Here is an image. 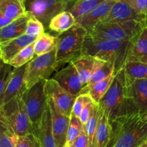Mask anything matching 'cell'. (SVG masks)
<instances>
[{"mask_svg":"<svg viewBox=\"0 0 147 147\" xmlns=\"http://www.w3.org/2000/svg\"><path fill=\"white\" fill-rule=\"evenodd\" d=\"M139 147H147V141L144 143L143 144H142V145H141L140 146H139Z\"/></svg>","mask_w":147,"mask_h":147,"instance_id":"cell-44","label":"cell"},{"mask_svg":"<svg viewBox=\"0 0 147 147\" xmlns=\"http://www.w3.org/2000/svg\"><path fill=\"white\" fill-rule=\"evenodd\" d=\"M65 147H75L74 144H66L65 146Z\"/></svg>","mask_w":147,"mask_h":147,"instance_id":"cell-45","label":"cell"},{"mask_svg":"<svg viewBox=\"0 0 147 147\" xmlns=\"http://www.w3.org/2000/svg\"><path fill=\"white\" fill-rule=\"evenodd\" d=\"M60 1H61L62 2L65 3V4H67V5H68L69 4L73 2V1H76V0H60Z\"/></svg>","mask_w":147,"mask_h":147,"instance_id":"cell-43","label":"cell"},{"mask_svg":"<svg viewBox=\"0 0 147 147\" xmlns=\"http://www.w3.org/2000/svg\"><path fill=\"white\" fill-rule=\"evenodd\" d=\"M36 56L34 50V43L24 48L19 52L9 62V64L14 68H20L27 64Z\"/></svg>","mask_w":147,"mask_h":147,"instance_id":"cell-30","label":"cell"},{"mask_svg":"<svg viewBox=\"0 0 147 147\" xmlns=\"http://www.w3.org/2000/svg\"><path fill=\"white\" fill-rule=\"evenodd\" d=\"M115 1L116 0H105L90 12L76 20L77 24L84 27L88 33H90L107 15Z\"/></svg>","mask_w":147,"mask_h":147,"instance_id":"cell-18","label":"cell"},{"mask_svg":"<svg viewBox=\"0 0 147 147\" xmlns=\"http://www.w3.org/2000/svg\"><path fill=\"white\" fill-rule=\"evenodd\" d=\"M31 15V14H30ZM45 33V26L40 20L34 16H30L27 25L25 34L37 39Z\"/></svg>","mask_w":147,"mask_h":147,"instance_id":"cell-33","label":"cell"},{"mask_svg":"<svg viewBox=\"0 0 147 147\" xmlns=\"http://www.w3.org/2000/svg\"><path fill=\"white\" fill-rule=\"evenodd\" d=\"M11 22H12V20H9V19L7 18V17H4L2 15H0V28L4 27V26L8 25Z\"/></svg>","mask_w":147,"mask_h":147,"instance_id":"cell-40","label":"cell"},{"mask_svg":"<svg viewBox=\"0 0 147 147\" xmlns=\"http://www.w3.org/2000/svg\"><path fill=\"white\" fill-rule=\"evenodd\" d=\"M83 129V125L82 124L80 118L71 113L70 115V124L67 135V143L66 144H74L78 137L81 133Z\"/></svg>","mask_w":147,"mask_h":147,"instance_id":"cell-31","label":"cell"},{"mask_svg":"<svg viewBox=\"0 0 147 147\" xmlns=\"http://www.w3.org/2000/svg\"><path fill=\"white\" fill-rule=\"evenodd\" d=\"M24 4L27 12L38 19L47 28L52 19L67 10L68 6L60 0H24Z\"/></svg>","mask_w":147,"mask_h":147,"instance_id":"cell-9","label":"cell"},{"mask_svg":"<svg viewBox=\"0 0 147 147\" xmlns=\"http://www.w3.org/2000/svg\"><path fill=\"white\" fill-rule=\"evenodd\" d=\"M97 104L96 102L93 101V99H92L91 100L89 101L87 104L86 105V106L84 107V108L83 109V110L80 112V115L79 116L80 121H81L82 124L83 125H86V123L88 121L89 118H90V115H91L92 112H93V110L96 108V106L97 105Z\"/></svg>","mask_w":147,"mask_h":147,"instance_id":"cell-36","label":"cell"},{"mask_svg":"<svg viewBox=\"0 0 147 147\" xmlns=\"http://www.w3.org/2000/svg\"><path fill=\"white\" fill-rule=\"evenodd\" d=\"M91 99L92 98L90 97L88 94H80V95H79L78 96H77L74 102L73 110H72V113L79 118L80 112L83 110L84 107Z\"/></svg>","mask_w":147,"mask_h":147,"instance_id":"cell-35","label":"cell"},{"mask_svg":"<svg viewBox=\"0 0 147 147\" xmlns=\"http://www.w3.org/2000/svg\"><path fill=\"white\" fill-rule=\"evenodd\" d=\"M36 38L24 34L16 38L0 43L1 60L6 63H9L11 59L22 49L32 44Z\"/></svg>","mask_w":147,"mask_h":147,"instance_id":"cell-16","label":"cell"},{"mask_svg":"<svg viewBox=\"0 0 147 147\" xmlns=\"http://www.w3.org/2000/svg\"><path fill=\"white\" fill-rule=\"evenodd\" d=\"M114 76L115 74H113L100 82L85 86L81 94H88L94 102L99 103L110 88Z\"/></svg>","mask_w":147,"mask_h":147,"instance_id":"cell-26","label":"cell"},{"mask_svg":"<svg viewBox=\"0 0 147 147\" xmlns=\"http://www.w3.org/2000/svg\"><path fill=\"white\" fill-rule=\"evenodd\" d=\"M57 46V37L43 33L37 37L34 43V50L36 56L45 54L52 51Z\"/></svg>","mask_w":147,"mask_h":147,"instance_id":"cell-28","label":"cell"},{"mask_svg":"<svg viewBox=\"0 0 147 147\" xmlns=\"http://www.w3.org/2000/svg\"><path fill=\"white\" fill-rule=\"evenodd\" d=\"M126 94L139 112L147 113V79L126 81Z\"/></svg>","mask_w":147,"mask_h":147,"instance_id":"cell-15","label":"cell"},{"mask_svg":"<svg viewBox=\"0 0 147 147\" xmlns=\"http://www.w3.org/2000/svg\"><path fill=\"white\" fill-rule=\"evenodd\" d=\"M138 13L146 18L147 14V0H126Z\"/></svg>","mask_w":147,"mask_h":147,"instance_id":"cell-37","label":"cell"},{"mask_svg":"<svg viewBox=\"0 0 147 147\" xmlns=\"http://www.w3.org/2000/svg\"><path fill=\"white\" fill-rule=\"evenodd\" d=\"M116 135H115L114 133H113V135H112L110 141H109V144H108L106 147H114L115 144H116Z\"/></svg>","mask_w":147,"mask_h":147,"instance_id":"cell-41","label":"cell"},{"mask_svg":"<svg viewBox=\"0 0 147 147\" xmlns=\"http://www.w3.org/2000/svg\"><path fill=\"white\" fill-rule=\"evenodd\" d=\"M47 100L51 110L53 131L56 144L57 147H65L67 143L70 116L62 113L50 98L47 97Z\"/></svg>","mask_w":147,"mask_h":147,"instance_id":"cell-13","label":"cell"},{"mask_svg":"<svg viewBox=\"0 0 147 147\" xmlns=\"http://www.w3.org/2000/svg\"><path fill=\"white\" fill-rule=\"evenodd\" d=\"M28 12L13 20L8 25L0 28V43L16 38L25 34L28 20L30 17Z\"/></svg>","mask_w":147,"mask_h":147,"instance_id":"cell-21","label":"cell"},{"mask_svg":"<svg viewBox=\"0 0 147 147\" xmlns=\"http://www.w3.org/2000/svg\"><path fill=\"white\" fill-rule=\"evenodd\" d=\"M113 74H115L114 65L110 62L105 61L98 59L96 69L92 75L91 79L87 86L100 82Z\"/></svg>","mask_w":147,"mask_h":147,"instance_id":"cell-29","label":"cell"},{"mask_svg":"<svg viewBox=\"0 0 147 147\" xmlns=\"http://www.w3.org/2000/svg\"><path fill=\"white\" fill-rule=\"evenodd\" d=\"M73 144H74L75 147H90L89 146L88 138L86 135L84 128H83V131H81V133L78 137V138L76 140Z\"/></svg>","mask_w":147,"mask_h":147,"instance_id":"cell-39","label":"cell"},{"mask_svg":"<svg viewBox=\"0 0 147 147\" xmlns=\"http://www.w3.org/2000/svg\"><path fill=\"white\" fill-rule=\"evenodd\" d=\"M77 24L76 19L69 11L65 10L55 16L50 21L49 29L57 33L66 32Z\"/></svg>","mask_w":147,"mask_h":147,"instance_id":"cell-24","label":"cell"},{"mask_svg":"<svg viewBox=\"0 0 147 147\" xmlns=\"http://www.w3.org/2000/svg\"><path fill=\"white\" fill-rule=\"evenodd\" d=\"M45 80L37 82L27 89L22 95L26 112L33 125L36 128L41 121L47 105V97L45 90Z\"/></svg>","mask_w":147,"mask_h":147,"instance_id":"cell-8","label":"cell"},{"mask_svg":"<svg viewBox=\"0 0 147 147\" xmlns=\"http://www.w3.org/2000/svg\"><path fill=\"white\" fill-rule=\"evenodd\" d=\"M22 95L0 106V122L17 136L33 133V125L26 112Z\"/></svg>","mask_w":147,"mask_h":147,"instance_id":"cell-4","label":"cell"},{"mask_svg":"<svg viewBox=\"0 0 147 147\" xmlns=\"http://www.w3.org/2000/svg\"><path fill=\"white\" fill-rule=\"evenodd\" d=\"M27 66V64H25L22 67L14 68L12 77L6 88L4 95L0 97V106L23 94L27 89L24 79Z\"/></svg>","mask_w":147,"mask_h":147,"instance_id":"cell-17","label":"cell"},{"mask_svg":"<svg viewBox=\"0 0 147 147\" xmlns=\"http://www.w3.org/2000/svg\"><path fill=\"white\" fill-rule=\"evenodd\" d=\"M14 67L9 63H6L1 61L0 66V97L4 95L6 88L8 86L13 76Z\"/></svg>","mask_w":147,"mask_h":147,"instance_id":"cell-32","label":"cell"},{"mask_svg":"<svg viewBox=\"0 0 147 147\" xmlns=\"http://www.w3.org/2000/svg\"><path fill=\"white\" fill-rule=\"evenodd\" d=\"M52 79H55L67 92L76 96L80 95L84 88L78 72L72 61L67 63L65 67L56 72Z\"/></svg>","mask_w":147,"mask_h":147,"instance_id":"cell-12","label":"cell"},{"mask_svg":"<svg viewBox=\"0 0 147 147\" xmlns=\"http://www.w3.org/2000/svg\"><path fill=\"white\" fill-rule=\"evenodd\" d=\"M98 61L97 58L83 53H80L71 61L78 72L84 87L90 82Z\"/></svg>","mask_w":147,"mask_h":147,"instance_id":"cell-19","label":"cell"},{"mask_svg":"<svg viewBox=\"0 0 147 147\" xmlns=\"http://www.w3.org/2000/svg\"><path fill=\"white\" fill-rule=\"evenodd\" d=\"M111 125L116 138L114 147H139L147 141V113L123 115Z\"/></svg>","mask_w":147,"mask_h":147,"instance_id":"cell-1","label":"cell"},{"mask_svg":"<svg viewBox=\"0 0 147 147\" xmlns=\"http://www.w3.org/2000/svg\"><path fill=\"white\" fill-rule=\"evenodd\" d=\"M130 20L145 23V17L138 13L126 0H116L109 12L100 23L122 22Z\"/></svg>","mask_w":147,"mask_h":147,"instance_id":"cell-11","label":"cell"},{"mask_svg":"<svg viewBox=\"0 0 147 147\" xmlns=\"http://www.w3.org/2000/svg\"><path fill=\"white\" fill-rule=\"evenodd\" d=\"M132 41L109 40L88 35L81 53L110 62L115 66V74L124 67L130 52Z\"/></svg>","mask_w":147,"mask_h":147,"instance_id":"cell-2","label":"cell"},{"mask_svg":"<svg viewBox=\"0 0 147 147\" xmlns=\"http://www.w3.org/2000/svg\"><path fill=\"white\" fill-rule=\"evenodd\" d=\"M32 134L36 138L40 147H57L53 134L51 110L48 100L41 121L39 125L34 128Z\"/></svg>","mask_w":147,"mask_h":147,"instance_id":"cell-14","label":"cell"},{"mask_svg":"<svg viewBox=\"0 0 147 147\" xmlns=\"http://www.w3.org/2000/svg\"><path fill=\"white\" fill-rule=\"evenodd\" d=\"M32 147H40V145H39L38 142H37V139L34 137V135H33L32 137Z\"/></svg>","mask_w":147,"mask_h":147,"instance_id":"cell-42","label":"cell"},{"mask_svg":"<svg viewBox=\"0 0 147 147\" xmlns=\"http://www.w3.org/2000/svg\"><path fill=\"white\" fill-rule=\"evenodd\" d=\"M26 13L24 0H0V15L13 21Z\"/></svg>","mask_w":147,"mask_h":147,"instance_id":"cell-23","label":"cell"},{"mask_svg":"<svg viewBox=\"0 0 147 147\" xmlns=\"http://www.w3.org/2000/svg\"><path fill=\"white\" fill-rule=\"evenodd\" d=\"M113 135L109 117L99 106V116L93 140V147H106Z\"/></svg>","mask_w":147,"mask_h":147,"instance_id":"cell-20","label":"cell"},{"mask_svg":"<svg viewBox=\"0 0 147 147\" xmlns=\"http://www.w3.org/2000/svg\"><path fill=\"white\" fill-rule=\"evenodd\" d=\"M144 27H145V23L136 20L122 22L98 23L88 35L103 40L132 41Z\"/></svg>","mask_w":147,"mask_h":147,"instance_id":"cell-6","label":"cell"},{"mask_svg":"<svg viewBox=\"0 0 147 147\" xmlns=\"http://www.w3.org/2000/svg\"><path fill=\"white\" fill-rule=\"evenodd\" d=\"M57 69L56 48L45 54L36 56L27 63L24 79L27 89L40 81L51 79L50 76Z\"/></svg>","mask_w":147,"mask_h":147,"instance_id":"cell-7","label":"cell"},{"mask_svg":"<svg viewBox=\"0 0 147 147\" xmlns=\"http://www.w3.org/2000/svg\"><path fill=\"white\" fill-rule=\"evenodd\" d=\"M17 136L4 124L1 123L0 147H16Z\"/></svg>","mask_w":147,"mask_h":147,"instance_id":"cell-34","label":"cell"},{"mask_svg":"<svg viewBox=\"0 0 147 147\" xmlns=\"http://www.w3.org/2000/svg\"><path fill=\"white\" fill-rule=\"evenodd\" d=\"M45 90L47 97L54 102L60 112L64 115L70 116L77 96L67 92L52 78L46 81Z\"/></svg>","mask_w":147,"mask_h":147,"instance_id":"cell-10","label":"cell"},{"mask_svg":"<svg viewBox=\"0 0 147 147\" xmlns=\"http://www.w3.org/2000/svg\"><path fill=\"white\" fill-rule=\"evenodd\" d=\"M128 59L147 63V27L132 40Z\"/></svg>","mask_w":147,"mask_h":147,"instance_id":"cell-22","label":"cell"},{"mask_svg":"<svg viewBox=\"0 0 147 147\" xmlns=\"http://www.w3.org/2000/svg\"><path fill=\"white\" fill-rule=\"evenodd\" d=\"M105 0H76L68 4L67 11L72 13L76 20L90 12Z\"/></svg>","mask_w":147,"mask_h":147,"instance_id":"cell-27","label":"cell"},{"mask_svg":"<svg viewBox=\"0 0 147 147\" xmlns=\"http://www.w3.org/2000/svg\"><path fill=\"white\" fill-rule=\"evenodd\" d=\"M145 27H147V14L146 16V18H145Z\"/></svg>","mask_w":147,"mask_h":147,"instance_id":"cell-46","label":"cell"},{"mask_svg":"<svg viewBox=\"0 0 147 147\" xmlns=\"http://www.w3.org/2000/svg\"><path fill=\"white\" fill-rule=\"evenodd\" d=\"M123 69L126 82L147 79V63L128 59Z\"/></svg>","mask_w":147,"mask_h":147,"instance_id":"cell-25","label":"cell"},{"mask_svg":"<svg viewBox=\"0 0 147 147\" xmlns=\"http://www.w3.org/2000/svg\"><path fill=\"white\" fill-rule=\"evenodd\" d=\"M111 123L117 118L138 112L126 94L124 69L115 74L108 92L98 103Z\"/></svg>","mask_w":147,"mask_h":147,"instance_id":"cell-3","label":"cell"},{"mask_svg":"<svg viewBox=\"0 0 147 147\" xmlns=\"http://www.w3.org/2000/svg\"><path fill=\"white\" fill-rule=\"evenodd\" d=\"M33 134H30L26 136H18L16 144V147H32Z\"/></svg>","mask_w":147,"mask_h":147,"instance_id":"cell-38","label":"cell"},{"mask_svg":"<svg viewBox=\"0 0 147 147\" xmlns=\"http://www.w3.org/2000/svg\"><path fill=\"white\" fill-rule=\"evenodd\" d=\"M88 31L76 24L66 32L57 36L56 59L57 68L68 63L81 53Z\"/></svg>","mask_w":147,"mask_h":147,"instance_id":"cell-5","label":"cell"}]
</instances>
